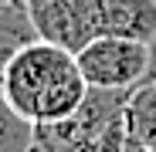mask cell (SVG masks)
<instances>
[{"label":"cell","instance_id":"6da1fadb","mask_svg":"<svg viewBox=\"0 0 156 152\" xmlns=\"http://www.w3.org/2000/svg\"><path fill=\"white\" fill-rule=\"evenodd\" d=\"M88 91L92 88L78 71L75 54L48 41L27 44L0 78V95L31 125H48L75 115L85 105Z\"/></svg>","mask_w":156,"mask_h":152},{"label":"cell","instance_id":"7a4b0ae2","mask_svg":"<svg viewBox=\"0 0 156 152\" xmlns=\"http://www.w3.org/2000/svg\"><path fill=\"white\" fill-rule=\"evenodd\" d=\"M126 98L129 91L92 88L75 115L34 125L31 152H126Z\"/></svg>","mask_w":156,"mask_h":152},{"label":"cell","instance_id":"3957f363","mask_svg":"<svg viewBox=\"0 0 156 152\" xmlns=\"http://www.w3.org/2000/svg\"><path fill=\"white\" fill-rule=\"evenodd\" d=\"M78 71L98 91H129L153 71V47L122 37H95L75 54Z\"/></svg>","mask_w":156,"mask_h":152},{"label":"cell","instance_id":"277c9868","mask_svg":"<svg viewBox=\"0 0 156 152\" xmlns=\"http://www.w3.org/2000/svg\"><path fill=\"white\" fill-rule=\"evenodd\" d=\"M34 27L41 41L58 44L71 54L88 47L98 31H95V0H44V4H27Z\"/></svg>","mask_w":156,"mask_h":152},{"label":"cell","instance_id":"5b68a950","mask_svg":"<svg viewBox=\"0 0 156 152\" xmlns=\"http://www.w3.org/2000/svg\"><path fill=\"white\" fill-rule=\"evenodd\" d=\"M95 31L98 37L122 41H156V0H95Z\"/></svg>","mask_w":156,"mask_h":152},{"label":"cell","instance_id":"8992f818","mask_svg":"<svg viewBox=\"0 0 156 152\" xmlns=\"http://www.w3.org/2000/svg\"><path fill=\"white\" fill-rule=\"evenodd\" d=\"M41 41L27 0H0V78L27 44Z\"/></svg>","mask_w":156,"mask_h":152},{"label":"cell","instance_id":"52a82bcc","mask_svg":"<svg viewBox=\"0 0 156 152\" xmlns=\"http://www.w3.org/2000/svg\"><path fill=\"white\" fill-rule=\"evenodd\" d=\"M126 139L143 149H156V74H146L136 88H129Z\"/></svg>","mask_w":156,"mask_h":152},{"label":"cell","instance_id":"ba28073f","mask_svg":"<svg viewBox=\"0 0 156 152\" xmlns=\"http://www.w3.org/2000/svg\"><path fill=\"white\" fill-rule=\"evenodd\" d=\"M34 125L10 108V101L0 95V152H31Z\"/></svg>","mask_w":156,"mask_h":152},{"label":"cell","instance_id":"9c48e42d","mask_svg":"<svg viewBox=\"0 0 156 152\" xmlns=\"http://www.w3.org/2000/svg\"><path fill=\"white\" fill-rule=\"evenodd\" d=\"M126 152H156V149H143V145H136V142H126Z\"/></svg>","mask_w":156,"mask_h":152},{"label":"cell","instance_id":"30bf717a","mask_svg":"<svg viewBox=\"0 0 156 152\" xmlns=\"http://www.w3.org/2000/svg\"><path fill=\"white\" fill-rule=\"evenodd\" d=\"M149 47H153V71H149V74H156V41H153Z\"/></svg>","mask_w":156,"mask_h":152},{"label":"cell","instance_id":"8fae6325","mask_svg":"<svg viewBox=\"0 0 156 152\" xmlns=\"http://www.w3.org/2000/svg\"><path fill=\"white\" fill-rule=\"evenodd\" d=\"M27 4H44V0H27Z\"/></svg>","mask_w":156,"mask_h":152}]
</instances>
